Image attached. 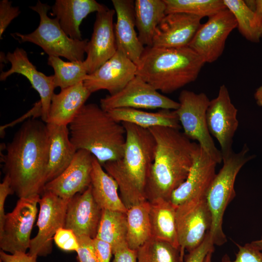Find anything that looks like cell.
<instances>
[{"label":"cell","mask_w":262,"mask_h":262,"mask_svg":"<svg viewBox=\"0 0 262 262\" xmlns=\"http://www.w3.org/2000/svg\"><path fill=\"white\" fill-rule=\"evenodd\" d=\"M166 14L184 13L208 17L227 8L223 0H164Z\"/></svg>","instance_id":"obj_35"},{"label":"cell","mask_w":262,"mask_h":262,"mask_svg":"<svg viewBox=\"0 0 262 262\" xmlns=\"http://www.w3.org/2000/svg\"><path fill=\"white\" fill-rule=\"evenodd\" d=\"M213 251L209 252L205 257L203 262H212V256Z\"/></svg>","instance_id":"obj_49"},{"label":"cell","mask_w":262,"mask_h":262,"mask_svg":"<svg viewBox=\"0 0 262 262\" xmlns=\"http://www.w3.org/2000/svg\"><path fill=\"white\" fill-rule=\"evenodd\" d=\"M251 243L259 249L262 251V235L260 239L253 241Z\"/></svg>","instance_id":"obj_48"},{"label":"cell","mask_w":262,"mask_h":262,"mask_svg":"<svg viewBox=\"0 0 262 262\" xmlns=\"http://www.w3.org/2000/svg\"><path fill=\"white\" fill-rule=\"evenodd\" d=\"M134 17L138 38L146 47H152L154 33L166 15L164 0H136Z\"/></svg>","instance_id":"obj_29"},{"label":"cell","mask_w":262,"mask_h":262,"mask_svg":"<svg viewBox=\"0 0 262 262\" xmlns=\"http://www.w3.org/2000/svg\"><path fill=\"white\" fill-rule=\"evenodd\" d=\"M42 115V107L40 101H39L36 102L34 105L33 107L28 112H27L25 115H23L22 117L17 119V120H15L14 121L10 123V124H6L4 126H1L0 127V135L2 134L3 131L4 130L10 126H12L17 122H21L25 120L27 118H30L31 116H33V118H35L36 117L41 116Z\"/></svg>","instance_id":"obj_45"},{"label":"cell","mask_w":262,"mask_h":262,"mask_svg":"<svg viewBox=\"0 0 262 262\" xmlns=\"http://www.w3.org/2000/svg\"><path fill=\"white\" fill-rule=\"evenodd\" d=\"M148 130L154 138L155 149L147 181V198L149 201L170 200L173 192L187 177L199 145L180 130L162 126Z\"/></svg>","instance_id":"obj_2"},{"label":"cell","mask_w":262,"mask_h":262,"mask_svg":"<svg viewBox=\"0 0 262 262\" xmlns=\"http://www.w3.org/2000/svg\"><path fill=\"white\" fill-rule=\"evenodd\" d=\"M21 12L17 6L12 5V2L8 0L0 1V38L7 27Z\"/></svg>","instance_id":"obj_38"},{"label":"cell","mask_w":262,"mask_h":262,"mask_svg":"<svg viewBox=\"0 0 262 262\" xmlns=\"http://www.w3.org/2000/svg\"><path fill=\"white\" fill-rule=\"evenodd\" d=\"M69 201L51 193H43L38 204V230L36 235L31 239L28 252L30 254L46 256L51 252L55 233L65 227Z\"/></svg>","instance_id":"obj_12"},{"label":"cell","mask_w":262,"mask_h":262,"mask_svg":"<svg viewBox=\"0 0 262 262\" xmlns=\"http://www.w3.org/2000/svg\"><path fill=\"white\" fill-rule=\"evenodd\" d=\"M176 219L180 255L198 247L210 232L212 215L205 196L188 200L176 207Z\"/></svg>","instance_id":"obj_9"},{"label":"cell","mask_w":262,"mask_h":262,"mask_svg":"<svg viewBox=\"0 0 262 262\" xmlns=\"http://www.w3.org/2000/svg\"><path fill=\"white\" fill-rule=\"evenodd\" d=\"M149 202L151 238L168 243L180 249L176 219V208L170 200L158 198Z\"/></svg>","instance_id":"obj_26"},{"label":"cell","mask_w":262,"mask_h":262,"mask_svg":"<svg viewBox=\"0 0 262 262\" xmlns=\"http://www.w3.org/2000/svg\"><path fill=\"white\" fill-rule=\"evenodd\" d=\"M149 209L150 204L148 200L127 209V243L131 249L137 250L151 238Z\"/></svg>","instance_id":"obj_30"},{"label":"cell","mask_w":262,"mask_h":262,"mask_svg":"<svg viewBox=\"0 0 262 262\" xmlns=\"http://www.w3.org/2000/svg\"><path fill=\"white\" fill-rule=\"evenodd\" d=\"M180 106L176 110L184 134L196 140L217 164L222 161L220 150L215 146L207 126L206 113L210 100L206 94L184 90L179 97Z\"/></svg>","instance_id":"obj_8"},{"label":"cell","mask_w":262,"mask_h":262,"mask_svg":"<svg viewBox=\"0 0 262 262\" xmlns=\"http://www.w3.org/2000/svg\"><path fill=\"white\" fill-rule=\"evenodd\" d=\"M136 65L117 50L98 69L88 74L83 83L91 93L104 89L113 95L128 84L136 75Z\"/></svg>","instance_id":"obj_16"},{"label":"cell","mask_w":262,"mask_h":262,"mask_svg":"<svg viewBox=\"0 0 262 262\" xmlns=\"http://www.w3.org/2000/svg\"><path fill=\"white\" fill-rule=\"evenodd\" d=\"M254 98L257 104L262 107V86L258 88L254 94Z\"/></svg>","instance_id":"obj_47"},{"label":"cell","mask_w":262,"mask_h":262,"mask_svg":"<svg viewBox=\"0 0 262 262\" xmlns=\"http://www.w3.org/2000/svg\"><path fill=\"white\" fill-rule=\"evenodd\" d=\"M217 164L199 145L187 177L171 196L170 200L176 208L190 199L206 197L216 174Z\"/></svg>","instance_id":"obj_18"},{"label":"cell","mask_w":262,"mask_h":262,"mask_svg":"<svg viewBox=\"0 0 262 262\" xmlns=\"http://www.w3.org/2000/svg\"><path fill=\"white\" fill-rule=\"evenodd\" d=\"M249 149L245 144L239 152H234L223 159V166L213 179L206 195L212 215L210 237L214 245L221 246L227 242L223 230V219L225 210L236 196L234 184L243 166L253 156L248 155Z\"/></svg>","instance_id":"obj_6"},{"label":"cell","mask_w":262,"mask_h":262,"mask_svg":"<svg viewBox=\"0 0 262 262\" xmlns=\"http://www.w3.org/2000/svg\"><path fill=\"white\" fill-rule=\"evenodd\" d=\"M5 149L6 153L1 159L14 193L19 198L40 195L46 184L49 162V137L47 123L29 118Z\"/></svg>","instance_id":"obj_1"},{"label":"cell","mask_w":262,"mask_h":262,"mask_svg":"<svg viewBox=\"0 0 262 262\" xmlns=\"http://www.w3.org/2000/svg\"><path fill=\"white\" fill-rule=\"evenodd\" d=\"M91 94L83 82L54 94L46 123L68 126Z\"/></svg>","instance_id":"obj_24"},{"label":"cell","mask_w":262,"mask_h":262,"mask_svg":"<svg viewBox=\"0 0 262 262\" xmlns=\"http://www.w3.org/2000/svg\"><path fill=\"white\" fill-rule=\"evenodd\" d=\"M30 8L39 15V24L30 33H13L21 42H30L39 46L49 56L63 57L69 61H84L87 39L69 37L61 28L58 19L48 16L51 7L47 3L38 0Z\"/></svg>","instance_id":"obj_7"},{"label":"cell","mask_w":262,"mask_h":262,"mask_svg":"<svg viewBox=\"0 0 262 262\" xmlns=\"http://www.w3.org/2000/svg\"><path fill=\"white\" fill-rule=\"evenodd\" d=\"M116 15L114 25L117 49L122 52L136 65L145 49L135 27L134 1L112 0Z\"/></svg>","instance_id":"obj_22"},{"label":"cell","mask_w":262,"mask_h":262,"mask_svg":"<svg viewBox=\"0 0 262 262\" xmlns=\"http://www.w3.org/2000/svg\"><path fill=\"white\" fill-rule=\"evenodd\" d=\"M107 112L117 122L130 123L144 129L158 126L178 130L181 128L176 110L160 109L156 112H150L137 109L122 108Z\"/></svg>","instance_id":"obj_28"},{"label":"cell","mask_w":262,"mask_h":262,"mask_svg":"<svg viewBox=\"0 0 262 262\" xmlns=\"http://www.w3.org/2000/svg\"><path fill=\"white\" fill-rule=\"evenodd\" d=\"M102 211L93 197L90 185L69 199L64 228L72 230L77 237L85 236L94 239Z\"/></svg>","instance_id":"obj_21"},{"label":"cell","mask_w":262,"mask_h":262,"mask_svg":"<svg viewBox=\"0 0 262 262\" xmlns=\"http://www.w3.org/2000/svg\"><path fill=\"white\" fill-rule=\"evenodd\" d=\"M237 27L236 19L227 8L208 17L196 33L188 47L205 63L216 61L222 55L230 33Z\"/></svg>","instance_id":"obj_13"},{"label":"cell","mask_w":262,"mask_h":262,"mask_svg":"<svg viewBox=\"0 0 262 262\" xmlns=\"http://www.w3.org/2000/svg\"><path fill=\"white\" fill-rule=\"evenodd\" d=\"M127 233L126 213L102 210L95 238L109 244L112 247L113 253L117 249L128 246Z\"/></svg>","instance_id":"obj_31"},{"label":"cell","mask_w":262,"mask_h":262,"mask_svg":"<svg viewBox=\"0 0 262 262\" xmlns=\"http://www.w3.org/2000/svg\"><path fill=\"white\" fill-rule=\"evenodd\" d=\"M205 64L189 47H146L136 65V75L158 91L169 94L194 82Z\"/></svg>","instance_id":"obj_5"},{"label":"cell","mask_w":262,"mask_h":262,"mask_svg":"<svg viewBox=\"0 0 262 262\" xmlns=\"http://www.w3.org/2000/svg\"><path fill=\"white\" fill-rule=\"evenodd\" d=\"M68 127L70 140L77 150L89 152L102 166L123 156L125 128L97 104L84 105Z\"/></svg>","instance_id":"obj_4"},{"label":"cell","mask_w":262,"mask_h":262,"mask_svg":"<svg viewBox=\"0 0 262 262\" xmlns=\"http://www.w3.org/2000/svg\"><path fill=\"white\" fill-rule=\"evenodd\" d=\"M238 251L235 258L231 260L226 254L220 262H262V251L254 246L251 243L241 246L236 244Z\"/></svg>","instance_id":"obj_36"},{"label":"cell","mask_w":262,"mask_h":262,"mask_svg":"<svg viewBox=\"0 0 262 262\" xmlns=\"http://www.w3.org/2000/svg\"><path fill=\"white\" fill-rule=\"evenodd\" d=\"M90 186L94 199L102 210L127 212V209L118 195L117 183L95 157Z\"/></svg>","instance_id":"obj_27"},{"label":"cell","mask_w":262,"mask_h":262,"mask_svg":"<svg viewBox=\"0 0 262 262\" xmlns=\"http://www.w3.org/2000/svg\"><path fill=\"white\" fill-rule=\"evenodd\" d=\"M126 144L123 156L102 166L116 182L127 209L147 201L146 187L153 162L155 141L148 129L123 122Z\"/></svg>","instance_id":"obj_3"},{"label":"cell","mask_w":262,"mask_h":262,"mask_svg":"<svg viewBox=\"0 0 262 262\" xmlns=\"http://www.w3.org/2000/svg\"><path fill=\"white\" fill-rule=\"evenodd\" d=\"M40 198L39 195L20 198L13 210L6 214L0 232V247L2 251L14 254L26 252L29 248Z\"/></svg>","instance_id":"obj_10"},{"label":"cell","mask_w":262,"mask_h":262,"mask_svg":"<svg viewBox=\"0 0 262 262\" xmlns=\"http://www.w3.org/2000/svg\"><path fill=\"white\" fill-rule=\"evenodd\" d=\"M100 104L106 111L122 108L176 110L180 106L137 75L119 92L101 98Z\"/></svg>","instance_id":"obj_11"},{"label":"cell","mask_w":262,"mask_h":262,"mask_svg":"<svg viewBox=\"0 0 262 262\" xmlns=\"http://www.w3.org/2000/svg\"><path fill=\"white\" fill-rule=\"evenodd\" d=\"M238 110L232 103L225 84L219 87L217 96L210 100L207 113L209 131L218 141L222 159L230 156L233 137L238 128Z\"/></svg>","instance_id":"obj_14"},{"label":"cell","mask_w":262,"mask_h":262,"mask_svg":"<svg viewBox=\"0 0 262 262\" xmlns=\"http://www.w3.org/2000/svg\"><path fill=\"white\" fill-rule=\"evenodd\" d=\"M37 256L26 252L8 254L2 250L0 251V260L2 262H37Z\"/></svg>","instance_id":"obj_43"},{"label":"cell","mask_w":262,"mask_h":262,"mask_svg":"<svg viewBox=\"0 0 262 262\" xmlns=\"http://www.w3.org/2000/svg\"><path fill=\"white\" fill-rule=\"evenodd\" d=\"M53 241L56 245L65 251H76L79 247L78 237L71 229L61 228L55 233Z\"/></svg>","instance_id":"obj_37"},{"label":"cell","mask_w":262,"mask_h":262,"mask_svg":"<svg viewBox=\"0 0 262 262\" xmlns=\"http://www.w3.org/2000/svg\"><path fill=\"white\" fill-rule=\"evenodd\" d=\"M255 19L260 26H262V0H252Z\"/></svg>","instance_id":"obj_46"},{"label":"cell","mask_w":262,"mask_h":262,"mask_svg":"<svg viewBox=\"0 0 262 262\" xmlns=\"http://www.w3.org/2000/svg\"><path fill=\"white\" fill-rule=\"evenodd\" d=\"M137 262H183L180 249L153 238L136 250Z\"/></svg>","instance_id":"obj_34"},{"label":"cell","mask_w":262,"mask_h":262,"mask_svg":"<svg viewBox=\"0 0 262 262\" xmlns=\"http://www.w3.org/2000/svg\"><path fill=\"white\" fill-rule=\"evenodd\" d=\"M94 157L86 150H78L69 166L45 185L43 193L49 192L70 199L76 194L82 193L91 184Z\"/></svg>","instance_id":"obj_17"},{"label":"cell","mask_w":262,"mask_h":262,"mask_svg":"<svg viewBox=\"0 0 262 262\" xmlns=\"http://www.w3.org/2000/svg\"><path fill=\"white\" fill-rule=\"evenodd\" d=\"M214 246L209 232L198 247L188 252L184 262H203L207 255L211 251H214Z\"/></svg>","instance_id":"obj_40"},{"label":"cell","mask_w":262,"mask_h":262,"mask_svg":"<svg viewBox=\"0 0 262 262\" xmlns=\"http://www.w3.org/2000/svg\"><path fill=\"white\" fill-rule=\"evenodd\" d=\"M201 18L184 13L166 14L156 29L152 47L161 48L188 47L201 25Z\"/></svg>","instance_id":"obj_20"},{"label":"cell","mask_w":262,"mask_h":262,"mask_svg":"<svg viewBox=\"0 0 262 262\" xmlns=\"http://www.w3.org/2000/svg\"><path fill=\"white\" fill-rule=\"evenodd\" d=\"M226 8L234 15L240 33L246 40L260 42L262 38V26L258 25L254 11L242 0H223Z\"/></svg>","instance_id":"obj_33"},{"label":"cell","mask_w":262,"mask_h":262,"mask_svg":"<svg viewBox=\"0 0 262 262\" xmlns=\"http://www.w3.org/2000/svg\"><path fill=\"white\" fill-rule=\"evenodd\" d=\"M49 137L46 184L60 175L70 164L77 151L67 126L47 123Z\"/></svg>","instance_id":"obj_25"},{"label":"cell","mask_w":262,"mask_h":262,"mask_svg":"<svg viewBox=\"0 0 262 262\" xmlns=\"http://www.w3.org/2000/svg\"><path fill=\"white\" fill-rule=\"evenodd\" d=\"M11 68L6 71H2L0 80L5 81L14 73L25 77L32 87L38 93L42 107V120L46 123L51 98L56 88L53 75L47 76L37 70L29 60L27 52L22 48H16L14 51L6 54Z\"/></svg>","instance_id":"obj_19"},{"label":"cell","mask_w":262,"mask_h":262,"mask_svg":"<svg viewBox=\"0 0 262 262\" xmlns=\"http://www.w3.org/2000/svg\"><path fill=\"white\" fill-rule=\"evenodd\" d=\"M11 182L7 176L5 175L4 179L0 184V232L2 230L6 214L4 212V204L7 196L13 194Z\"/></svg>","instance_id":"obj_41"},{"label":"cell","mask_w":262,"mask_h":262,"mask_svg":"<svg viewBox=\"0 0 262 262\" xmlns=\"http://www.w3.org/2000/svg\"><path fill=\"white\" fill-rule=\"evenodd\" d=\"M104 6L95 0H56L50 14L58 19L61 28L69 37L82 40L80 29L82 21Z\"/></svg>","instance_id":"obj_23"},{"label":"cell","mask_w":262,"mask_h":262,"mask_svg":"<svg viewBox=\"0 0 262 262\" xmlns=\"http://www.w3.org/2000/svg\"><path fill=\"white\" fill-rule=\"evenodd\" d=\"M114 262H137L136 250L128 246L121 247L114 253Z\"/></svg>","instance_id":"obj_44"},{"label":"cell","mask_w":262,"mask_h":262,"mask_svg":"<svg viewBox=\"0 0 262 262\" xmlns=\"http://www.w3.org/2000/svg\"><path fill=\"white\" fill-rule=\"evenodd\" d=\"M48 64L54 70L55 87L61 89L83 82L88 74L83 61L66 62L59 57L49 56Z\"/></svg>","instance_id":"obj_32"},{"label":"cell","mask_w":262,"mask_h":262,"mask_svg":"<svg viewBox=\"0 0 262 262\" xmlns=\"http://www.w3.org/2000/svg\"><path fill=\"white\" fill-rule=\"evenodd\" d=\"M114 9L104 5L96 13L93 32L86 47V58L83 62L88 74L98 69L117 50L113 17Z\"/></svg>","instance_id":"obj_15"},{"label":"cell","mask_w":262,"mask_h":262,"mask_svg":"<svg viewBox=\"0 0 262 262\" xmlns=\"http://www.w3.org/2000/svg\"><path fill=\"white\" fill-rule=\"evenodd\" d=\"M77 237L79 244L76 252L78 262H97L93 239L85 236Z\"/></svg>","instance_id":"obj_39"},{"label":"cell","mask_w":262,"mask_h":262,"mask_svg":"<svg viewBox=\"0 0 262 262\" xmlns=\"http://www.w3.org/2000/svg\"><path fill=\"white\" fill-rule=\"evenodd\" d=\"M97 262H110L113 254L111 246L99 239H93Z\"/></svg>","instance_id":"obj_42"},{"label":"cell","mask_w":262,"mask_h":262,"mask_svg":"<svg viewBox=\"0 0 262 262\" xmlns=\"http://www.w3.org/2000/svg\"><path fill=\"white\" fill-rule=\"evenodd\" d=\"M0 262H2L0 260Z\"/></svg>","instance_id":"obj_50"}]
</instances>
